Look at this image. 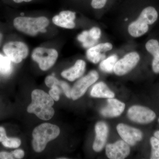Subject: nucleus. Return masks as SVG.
I'll list each match as a JSON object with an SVG mask.
<instances>
[{"label": "nucleus", "mask_w": 159, "mask_h": 159, "mask_svg": "<svg viewBox=\"0 0 159 159\" xmlns=\"http://www.w3.org/2000/svg\"><path fill=\"white\" fill-rule=\"evenodd\" d=\"M31 102L27 108L29 113L35 114L39 119L49 120L54 116V100L44 91L35 89L31 93Z\"/></svg>", "instance_id": "1"}, {"label": "nucleus", "mask_w": 159, "mask_h": 159, "mask_svg": "<svg viewBox=\"0 0 159 159\" xmlns=\"http://www.w3.org/2000/svg\"><path fill=\"white\" fill-rule=\"evenodd\" d=\"M60 129L57 125L49 123L40 124L32 132V145L34 151L41 152L44 150L47 144L59 135Z\"/></svg>", "instance_id": "2"}, {"label": "nucleus", "mask_w": 159, "mask_h": 159, "mask_svg": "<svg viewBox=\"0 0 159 159\" xmlns=\"http://www.w3.org/2000/svg\"><path fill=\"white\" fill-rule=\"evenodd\" d=\"M49 21L45 16L29 17L20 16L15 18L13 25L18 31L30 36L37 35L39 32L45 33Z\"/></svg>", "instance_id": "3"}, {"label": "nucleus", "mask_w": 159, "mask_h": 159, "mask_svg": "<svg viewBox=\"0 0 159 159\" xmlns=\"http://www.w3.org/2000/svg\"><path fill=\"white\" fill-rule=\"evenodd\" d=\"M157 18V11L154 7H146L142 10L139 18L129 26V33L134 37L144 35L148 31V25L154 24Z\"/></svg>", "instance_id": "4"}, {"label": "nucleus", "mask_w": 159, "mask_h": 159, "mask_svg": "<svg viewBox=\"0 0 159 159\" xmlns=\"http://www.w3.org/2000/svg\"><path fill=\"white\" fill-rule=\"evenodd\" d=\"M31 57L38 64L41 70L46 71L54 65L58 57V53L55 49L39 47L34 49Z\"/></svg>", "instance_id": "5"}, {"label": "nucleus", "mask_w": 159, "mask_h": 159, "mask_svg": "<svg viewBox=\"0 0 159 159\" xmlns=\"http://www.w3.org/2000/svg\"><path fill=\"white\" fill-rule=\"evenodd\" d=\"M4 54L9 57L11 62L19 63L27 57L29 54V48L25 43L20 41H11L4 46Z\"/></svg>", "instance_id": "6"}, {"label": "nucleus", "mask_w": 159, "mask_h": 159, "mask_svg": "<svg viewBox=\"0 0 159 159\" xmlns=\"http://www.w3.org/2000/svg\"><path fill=\"white\" fill-rule=\"evenodd\" d=\"M99 74L97 71H91L87 75L75 83L71 89V98L75 100L82 97L88 89L98 80Z\"/></svg>", "instance_id": "7"}, {"label": "nucleus", "mask_w": 159, "mask_h": 159, "mask_svg": "<svg viewBox=\"0 0 159 159\" xmlns=\"http://www.w3.org/2000/svg\"><path fill=\"white\" fill-rule=\"evenodd\" d=\"M128 117L133 122L146 124L152 122L155 119L156 115L153 111L148 107L134 105L129 109Z\"/></svg>", "instance_id": "8"}, {"label": "nucleus", "mask_w": 159, "mask_h": 159, "mask_svg": "<svg viewBox=\"0 0 159 159\" xmlns=\"http://www.w3.org/2000/svg\"><path fill=\"white\" fill-rule=\"evenodd\" d=\"M139 60L140 56L137 52L128 53L116 63L114 69V73L118 76L125 75L136 66Z\"/></svg>", "instance_id": "9"}, {"label": "nucleus", "mask_w": 159, "mask_h": 159, "mask_svg": "<svg viewBox=\"0 0 159 159\" xmlns=\"http://www.w3.org/2000/svg\"><path fill=\"white\" fill-rule=\"evenodd\" d=\"M117 130L122 140L131 146L135 145L137 142L141 141L143 138L141 130L123 123L118 124Z\"/></svg>", "instance_id": "10"}, {"label": "nucleus", "mask_w": 159, "mask_h": 159, "mask_svg": "<svg viewBox=\"0 0 159 159\" xmlns=\"http://www.w3.org/2000/svg\"><path fill=\"white\" fill-rule=\"evenodd\" d=\"M129 153V145L123 140H119L113 144H108L106 148V153L109 159H125Z\"/></svg>", "instance_id": "11"}, {"label": "nucleus", "mask_w": 159, "mask_h": 159, "mask_svg": "<svg viewBox=\"0 0 159 159\" xmlns=\"http://www.w3.org/2000/svg\"><path fill=\"white\" fill-rule=\"evenodd\" d=\"M96 138L93 144V150L97 152L101 151L105 146L108 134V127L103 122H97L95 125Z\"/></svg>", "instance_id": "12"}, {"label": "nucleus", "mask_w": 159, "mask_h": 159, "mask_svg": "<svg viewBox=\"0 0 159 159\" xmlns=\"http://www.w3.org/2000/svg\"><path fill=\"white\" fill-rule=\"evenodd\" d=\"M125 108V103L113 98H108L107 106L102 108L100 112L104 117L114 118L120 116Z\"/></svg>", "instance_id": "13"}, {"label": "nucleus", "mask_w": 159, "mask_h": 159, "mask_svg": "<svg viewBox=\"0 0 159 159\" xmlns=\"http://www.w3.org/2000/svg\"><path fill=\"white\" fill-rule=\"evenodd\" d=\"M112 48V45L111 43L99 44L95 47H91L87 51V57L91 62L97 64L105 58V55L102 53L110 51Z\"/></svg>", "instance_id": "14"}, {"label": "nucleus", "mask_w": 159, "mask_h": 159, "mask_svg": "<svg viewBox=\"0 0 159 159\" xmlns=\"http://www.w3.org/2000/svg\"><path fill=\"white\" fill-rule=\"evenodd\" d=\"M75 12L71 11H61L59 14L55 16L52 19V21L54 25L61 28L73 29L75 27Z\"/></svg>", "instance_id": "15"}, {"label": "nucleus", "mask_w": 159, "mask_h": 159, "mask_svg": "<svg viewBox=\"0 0 159 159\" xmlns=\"http://www.w3.org/2000/svg\"><path fill=\"white\" fill-rule=\"evenodd\" d=\"M85 61L82 60H78L73 67L63 71L61 76L69 81H74L83 75L85 72Z\"/></svg>", "instance_id": "16"}, {"label": "nucleus", "mask_w": 159, "mask_h": 159, "mask_svg": "<svg viewBox=\"0 0 159 159\" xmlns=\"http://www.w3.org/2000/svg\"><path fill=\"white\" fill-rule=\"evenodd\" d=\"M92 97L96 98H112L115 97V93L109 89L104 82L96 84L91 91Z\"/></svg>", "instance_id": "17"}, {"label": "nucleus", "mask_w": 159, "mask_h": 159, "mask_svg": "<svg viewBox=\"0 0 159 159\" xmlns=\"http://www.w3.org/2000/svg\"><path fill=\"white\" fill-rule=\"evenodd\" d=\"M9 57L0 54V75L7 77L11 74L13 67Z\"/></svg>", "instance_id": "18"}, {"label": "nucleus", "mask_w": 159, "mask_h": 159, "mask_svg": "<svg viewBox=\"0 0 159 159\" xmlns=\"http://www.w3.org/2000/svg\"><path fill=\"white\" fill-rule=\"evenodd\" d=\"M118 61V57L116 54L111 55L100 63L99 67L103 72L111 73L114 71L116 63Z\"/></svg>", "instance_id": "19"}, {"label": "nucleus", "mask_w": 159, "mask_h": 159, "mask_svg": "<svg viewBox=\"0 0 159 159\" xmlns=\"http://www.w3.org/2000/svg\"><path fill=\"white\" fill-rule=\"evenodd\" d=\"M77 39L82 43L83 47L84 48H90L93 47L97 42L90 36L88 31H84L77 36Z\"/></svg>", "instance_id": "20"}, {"label": "nucleus", "mask_w": 159, "mask_h": 159, "mask_svg": "<svg viewBox=\"0 0 159 159\" xmlns=\"http://www.w3.org/2000/svg\"><path fill=\"white\" fill-rule=\"evenodd\" d=\"M150 141L152 146L150 159H159V140L155 137H152Z\"/></svg>", "instance_id": "21"}, {"label": "nucleus", "mask_w": 159, "mask_h": 159, "mask_svg": "<svg viewBox=\"0 0 159 159\" xmlns=\"http://www.w3.org/2000/svg\"><path fill=\"white\" fill-rule=\"evenodd\" d=\"M2 143L3 146L6 148H17L21 145V142L18 138H8L7 137Z\"/></svg>", "instance_id": "22"}, {"label": "nucleus", "mask_w": 159, "mask_h": 159, "mask_svg": "<svg viewBox=\"0 0 159 159\" xmlns=\"http://www.w3.org/2000/svg\"><path fill=\"white\" fill-rule=\"evenodd\" d=\"M154 58L152 62V68L156 74L159 73V46L158 48L152 54Z\"/></svg>", "instance_id": "23"}, {"label": "nucleus", "mask_w": 159, "mask_h": 159, "mask_svg": "<svg viewBox=\"0 0 159 159\" xmlns=\"http://www.w3.org/2000/svg\"><path fill=\"white\" fill-rule=\"evenodd\" d=\"M159 46L158 41L157 40L152 39L147 42L145 45V48L147 51L152 54L158 48Z\"/></svg>", "instance_id": "24"}, {"label": "nucleus", "mask_w": 159, "mask_h": 159, "mask_svg": "<svg viewBox=\"0 0 159 159\" xmlns=\"http://www.w3.org/2000/svg\"><path fill=\"white\" fill-rule=\"evenodd\" d=\"M61 93V91L58 87V85H55L51 88L49 93L50 96L52 97V99L55 101H57L60 99Z\"/></svg>", "instance_id": "25"}, {"label": "nucleus", "mask_w": 159, "mask_h": 159, "mask_svg": "<svg viewBox=\"0 0 159 159\" xmlns=\"http://www.w3.org/2000/svg\"><path fill=\"white\" fill-rule=\"evenodd\" d=\"M60 82V81L53 75L48 76L45 80L46 85L51 88L54 86L59 85Z\"/></svg>", "instance_id": "26"}, {"label": "nucleus", "mask_w": 159, "mask_h": 159, "mask_svg": "<svg viewBox=\"0 0 159 159\" xmlns=\"http://www.w3.org/2000/svg\"><path fill=\"white\" fill-rule=\"evenodd\" d=\"M89 31V34L93 39L98 41L101 36V30L97 27H93Z\"/></svg>", "instance_id": "27"}, {"label": "nucleus", "mask_w": 159, "mask_h": 159, "mask_svg": "<svg viewBox=\"0 0 159 159\" xmlns=\"http://www.w3.org/2000/svg\"><path fill=\"white\" fill-rule=\"evenodd\" d=\"M59 86L61 88L66 96L68 98H71V89L67 83L65 81H60Z\"/></svg>", "instance_id": "28"}, {"label": "nucleus", "mask_w": 159, "mask_h": 159, "mask_svg": "<svg viewBox=\"0 0 159 159\" xmlns=\"http://www.w3.org/2000/svg\"><path fill=\"white\" fill-rule=\"evenodd\" d=\"M107 0H92L91 5L95 9H100L104 7Z\"/></svg>", "instance_id": "29"}, {"label": "nucleus", "mask_w": 159, "mask_h": 159, "mask_svg": "<svg viewBox=\"0 0 159 159\" xmlns=\"http://www.w3.org/2000/svg\"><path fill=\"white\" fill-rule=\"evenodd\" d=\"M14 159H22L25 156V152L22 149H16L11 152Z\"/></svg>", "instance_id": "30"}, {"label": "nucleus", "mask_w": 159, "mask_h": 159, "mask_svg": "<svg viewBox=\"0 0 159 159\" xmlns=\"http://www.w3.org/2000/svg\"><path fill=\"white\" fill-rule=\"evenodd\" d=\"M0 159H13L14 158L11 152H0Z\"/></svg>", "instance_id": "31"}, {"label": "nucleus", "mask_w": 159, "mask_h": 159, "mask_svg": "<svg viewBox=\"0 0 159 159\" xmlns=\"http://www.w3.org/2000/svg\"><path fill=\"white\" fill-rule=\"evenodd\" d=\"M7 137L6 129L2 126H0V142H2Z\"/></svg>", "instance_id": "32"}, {"label": "nucleus", "mask_w": 159, "mask_h": 159, "mask_svg": "<svg viewBox=\"0 0 159 159\" xmlns=\"http://www.w3.org/2000/svg\"><path fill=\"white\" fill-rule=\"evenodd\" d=\"M15 2L17 3H20L23 2H31L32 0H13Z\"/></svg>", "instance_id": "33"}, {"label": "nucleus", "mask_w": 159, "mask_h": 159, "mask_svg": "<svg viewBox=\"0 0 159 159\" xmlns=\"http://www.w3.org/2000/svg\"><path fill=\"white\" fill-rule=\"evenodd\" d=\"M154 136L155 138L159 140V130L156 131L154 134Z\"/></svg>", "instance_id": "34"}, {"label": "nucleus", "mask_w": 159, "mask_h": 159, "mask_svg": "<svg viewBox=\"0 0 159 159\" xmlns=\"http://www.w3.org/2000/svg\"><path fill=\"white\" fill-rule=\"evenodd\" d=\"M3 35L2 33H0V44L2 42V39Z\"/></svg>", "instance_id": "35"}, {"label": "nucleus", "mask_w": 159, "mask_h": 159, "mask_svg": "<svg viewBox=\"0 0 159 159\" xmlns=\"http://www.w3.org/2000/svg\"><path fill=\"white\" fill-rule=\"evenodd\" d=\"M158 121H159V119H158Z\"/></svg>", "instance_id": "36"}]
</instances>
